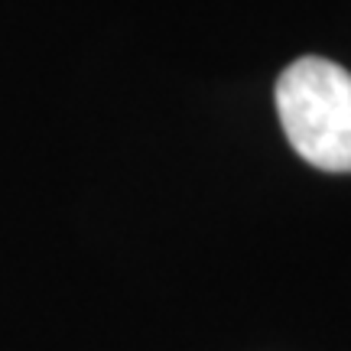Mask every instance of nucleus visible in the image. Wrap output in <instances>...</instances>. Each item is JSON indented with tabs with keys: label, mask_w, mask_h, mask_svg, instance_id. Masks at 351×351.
<instances>
[{
	"label": "nucleus",
	"mask_w": 351,
	"mask_h": 351,
	"mask_svg": "<svg viewBox=\"0 0 351 351\" xmlns=\"http://www.w3.org/2000/svg\"><path fill=\"white\" fill-rule=\"evenodd\" d=\"M276 114L289 147L326 173H351V72L302 56L276 78Z\"/></svg>",
	"instance_id": "f257e3e1"
}]
</instances>
